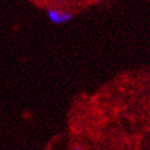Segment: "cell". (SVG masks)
<instances>
[{"mask_svg": "<svg viewBox=\"0 0 150 150\" xmlns=\"http://www.w3.org/2000/svg\"><path fill=\"white\" fill-rule=\"evenodd\" d=\"M74 15L70 11H65V10H60V9H55V7H50L47 10V17L50 20V22L55 25H60V23H66L73 18Z\"/></svg>", "mask_w": 150, "mask_h": 150, "instance_id": "cell-1", "label": "cell"}, {"mask_svg": "<svg viewBox=\"0 0 150 150\" xmlns=\"http://www.w3.org/2000/svg\"><path fill=\"white\" fill-rule=\"evenodd\" d=\"M72 150H82V148L79 146V145H76V146H73V149Z\"/></svg>", "mask_w": 150, "mask_h": 150, "instance_id": "cell-2", "label": "cell"}]
</instances>
